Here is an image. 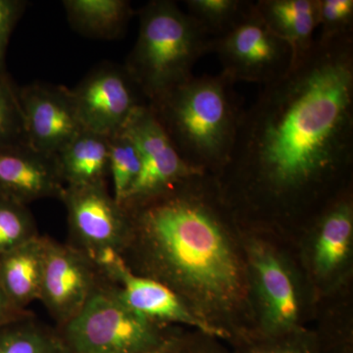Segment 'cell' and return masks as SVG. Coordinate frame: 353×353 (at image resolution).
Segmentation results:
<instances>
[{"mask_svg": "<svg viewBox=\"0 0 353 353\" xmlns=\"http://www.w3.org/2000/svg\"><path fill=\"white\" fill-rule=\"evenodd\" d=\"M215 178L241 226L290 240L353 187V36L314 39L262 85Z\"/></svg>", "mask_w": 353, "mask_h": 353, "instance_id": "6da1fadb", "label": "cell"}, {"mask_svg": "<svg viewBox=\"0 0 353 353\" xmlns=\"http://www.w3.org/2000/svg\"><path fill=\"white\" fill-rule=\"evenodd\" d=\"M120 255L136 274L166 285L221 340L255 331L243 228L214 176L199 173L122 205Z\"/></svg>", "mask_w": 353, "mask_h": 353, "instance_id": "7a4b0ae2", "label": "cell"}, {"mask_svg": "<svg viewBox=\"0 0 353 353\" xmlns=\"http://www.w3.org/2000/svg\"><path fill=\"white\" fill-rule=\"evenodd\" d=\"M227 74L192 77L148 103L192 168L217 176L229 159L243 108Z\"/></svg>", "mask_w": 353, "mask_h": 353, "instance_id": "3957f363", "label": "cell"}, {"mask_svg": "<svg viewBox=\"0 0 353 353\" xmlns=\"http://www.w3.org/2000/svg\"><path fill=\"white\" fill-rule=\"evenodd\" d=\"M243 228L254 333L277 336L312 326L317 301L294 241Z\"/></svg>", "mask_w": 353, "mask_h": 353, "instance_id": "277c9868", "label": "cell"}, {"mask_svg": "<svg viewBox=\"0 0 353 353\" xmlns=\"http://www.w3.org/2000/svg\"><path fill=\"white\" fill-rule=\"evenodd\" d=\"M212 38L171 0L139 10L138 39L125 65L148 101L190 80L197 60L211 52Z\"/></svg>", "mask_w": 353, "mask_h": 353, "instance_id": "5b68a950", "label": "cell"}, {"mask_svg": "<svg viewBox=\"0 0 353 353\" xmlns=\"http://www.w3.org/2000/svg\"><path fill=\"white\" fill-rule=\"evenodd\" d=\"M179 328L134 313L105 279L80 312L58 330L72 353H160Z\"/></svg>", "mask_w": 353, "mask_h": 353, "instance_id": "8992f818", "label": "cell"}, {"mask_svg": "<svg viewBox=\"0 0 353 353\" xmlns=\"http://www.w3.org/2000/svg\"><path fill=\"white\" fill-rule=\"evenodd\" d=\"M294 243L317 303L352 288L353 187L330 202L296 234Z\"/></svg>", "mask_w": 353, "mask_h": 353, "instance_id": "52a82bcc", "label": "cell"}, {"mask_svg": "<svg viewBox=\"0 0 353 353\" xmlns=\"http://www.w3.org/2000/svg\"><path fill=\"white\" fill-rule=\"evenodd\" d=\"M211 52L234 83L268 85L283 78L294 63L292 48L262 19L255 1L233 27L212 39Z\"/></svg>", "mask_w": 353, "mask_h": 353, "instance_id": "ba28073f", "label": "cell"}, {"mask_svg": "<svg viewBox=\"0 0 353 353\" xmlns=\"http://www.w3.org/2000/svg\"><path fill=\"white\" fill-rule=\"evenodd\" d=\"M78 119L83 130L115 136L132 113L148 101L125 66L102 64L70 90Z\"/></svg>", "mask_w": 353, "mask_h": 353, "instance_id": "9c48e42d", "label": "cell"}, {"mask_svg": "<svg viewBox=\"0 0 353 353\" xmlns=\"http://www.w3.org/2000/svg\"><path fill=\"white\" fill-rule=\"evenodd\" d=\"M105 279L87 253L46 236L39 301L57 323L58 329L80 312Z\"/></svg>", "mask_w": 353, "mask_h": 353, "instance_id": "30bf717a", "label": "cell"}, {"mask_svg": "<svg viewBox=\"0 0 353 353\" xmlns=\"http://www.w3.org/2000/svg\"><path fill=\"white\" fill-rule=\"evenodd\" d=\"M60 201L66 208L72 245L92 259L109 250L120 254L129 228L127 213L109 194L106 183L65 187Z\"/></svg>", "mask_w": 353, "mask_h": 353, "instance_id": "8fae6325", "label": "cell"}, {"mask_svg": "<svg viewBox=\"0 0 353 353\" xmlns=\"http://www.w3.org/2000/svg\"><path fill=\"white\" fill-rule=\"evenodd\" d=\"M122 131L138 148L141 167L138 179L121 205L154 196L190 176L202 173L190 167L179 154L148 104L139 106L132 113Z\"/></svg>", "mask_w": 353, "mask_h": 353, "instance_id": "7c38bea8", "label": "cell"}, {"mask_svg": "<svg viewBox=\"0 0 353 353\" xmlns=\"http://www.w3.org/2000/svg\"><path fill=\"white\" fill-rule=\"evenodd\" d=\"M94 260L112 284L118 299L137 314L161 326L197 330L216 336L173 290L157 281L132 273L119 253L109 250Z\"/></svg>", "mask_w": 353, "mask_h": 353, "instance_id": "4fadbf2b", "label": "cell"}, {"mask_svg": "<svg viewBox=\"0 0 353 353\" xmlns=\"http://www.w3.org/2000/svg\"><path fill=\"white\" fill-rule=\"evenodd\" d=\"M25 141L41 154L54 157L83 128L66 88L34 83L19 88Z\"/></svg>", "mask_w": 353, "mask_h": 353, "instance_id": "5bb4252c", "label": "cell"}, {"mask_svg": "<svg viewBox=\"0 0 353 353\" xmlns=\"http://www.w3.org/2000/svg\"><path fill=\"white\" fill-rule=\"evenodd\" d=\"M65 189L55 157L26 143L0 148V197L27 204L61 197Z\"/></svg>", "mask_w": 353, "mask_h": 353, "instance_id": "9a60e30c", "label": "cell"}, {"mask_svg": "<svg viewBox=\"0 0 353 353\" xmlns=\"http://www.w3.org/2000/svg\"><path fill=\"white\" fill-rule=\"evenodd\" d=\"M46 236H38L0 255V288L14 307L39 301Z\"/></svg>", "mask_w": 353, "mask_h": 353, "instance_id": "2e32d148", "label": "cell"}, {"mask_svg": "<svg viewBox=\"0 0 353 353\" xmlns=\"http://www.w3.org/2000/svg\"><path fill=\"white\" fill-rule=\"evenodd\" d=\"M54 157L65 187L106 183L109 138L82 130Z\"/></svg>", "mask_w": 353, "mask_h": 353, "instance_id": "e0dca14e", "label": "cell"}, {"mask_svg": "<svg viewBox=\"0 0 353 353\" xmlns=\"http://www.w3.org/2000/svg\"><path fill=\"white\" fill-rule=\"evenodd\" d=\"M255 7L272 31L289 44L294 62L307 52L318 28V0H259Z\"/></svg>", "mask_w": 353, "mask_h": 353, "instance_id": "ac0fdd59", "label": "cell"}, {"mask_svg": "<svg viewBox=\"0 0 353 353\" xmlns=\"http://www.w3.org/2000/svg\"><path fill=\"white\" fill-rule=\"evenodd\" d=\"M63 6L73 29L94 39L119 38L134 14L127 0H66Z\"/></svg>", "mask_w": 353, "mask_h": 353, "instance_id": "d6986e66", "label": "cell"}, {"mask_svg": "<svg viewBox=\"0 0 353 353\" xmlns=\"http://www.w3.org/2000/svg\"><path fill=\"white\" fill-rule=\"evenodd\" d=\"M352 287L317 303L313 322L319 353H353Z\"/></svg>", "mask_w": 353, "mask_h": 353, "instance_id": "ffe728a7", "label": "cell"}, {"mask_svg": "<svg viewBox=\"0 0 353 353\" xmlns=\"http://www.w3.org/2000/svg\"><path fill=\"white\" fill-rule=\"evenodd\" d=\"M0 353H72L59 330L27 314L0 326Z\"/></svg>", "mask_w": 353, "mask_h": 353, "instance_id": "44dd1931", "label": "cell"}, {"mask_svg": "<svg viewBox=\"0 0 353 353\" xmlns=\"http://www.w3.org/2000/svg\"><path fill=\"white\" fill-rule=\"evenodd\" d=\"M227 343L236 353H319L312 327L277 336L253 332Z\"/></svg>", "mask_w": 353, "mask_h": 353, "instance_id": "7402d4cb", "label": "cell"}, {"mask_svg": "<svg viewBox=\"0 0 353 353\" xmlns=\"http://www.w3.org/2000/svg\"><path fill=\"white\" fill-rule=\"evenodd\" d=\"M138 148L124 131L109 138V175L112 176L113 197L122 203L141 172Z\"/></svg>", "mask_w": 353, "mask_h": 353, "instance_id": "603a6c76", "label": "cell"}, {"mask_svg": "<svg viewBox=\"0 0 353 353\" xmlns=\"http://www.w3.org/2000/svg\"><path fill=\"white\" fill-rule=\"evenodd\" d=\"M187 13L211 38L226 32L248 10V0H185Z\"/></svg>", "mask_w": 353, "mask_h": 353, "instance_id": "cb8c5ba5", "label": "cell"}, {"mask_svg": "<svg viewBox=\"0 0 353 353\" xmlns=\"http://www.w3.org/2000/svg\"><path fill=\"white\" fill-rule=\"evenodd\" d=\"M39 236L27 205L0 197V255Z\"/></svg>", "mask_w": 353, "mask_h": 353, "instance_id": "d4e9b609", "label": "cell"}, {"mask_svg": "<svg viewBox=\"0 0 353 353\" xmlns=\"http://www.w3.org/2000/svg\"><path fill=\"white\" fill-rule=\"evenodd\" d=\"M26 143L19 90L7 74H0V148Z\"/></svg>", "mask_w": 353, "mask_h": 353, "instance_id": "484cf974", "label": "cell"}, {"mask_svg": "<svg viewBox=\"0 0 353 353\" xmlns=\"http://www.w3.org/2000/svg\"><path fill=\"white\" fill-rule=\"evenodd\" d=\"M318 39L353 36V0H318Z\"/></svg>", "mask_w": 353, "mask_h": 353, "instance_id": "4316f807", "label": "cell"}, {"mask_svg": "<svg viewBox=\"0 0 353 353\" xmlns=\"http://www.w3.org/2000/svg\"><path fill=\"white\" fill-rule=\"evenodd\" d=\"M163 353H236L226 341L197 330L179 328Z\"/></svg>", "mask_w": 353, "mask_h": 353, "instance_id": "83f0119b", "label": "cell"}, {"mask_svg": "<svg viewBox=\"0 0 353 353\" xmlns=\"http://www.w3.org/2000/svg\"><path fill=\"white\" fill-rule=\"evenodd\" d=\"M26 2L0 0V74H6V55L14 28L24 12Z\"/></svg>", "mask_w": 353, "mask_h": 353, "instance_id": "f1b7e54d", "label": "cell"}, {"mask_svg": "<svg viewBox=\"0 0 353 353\" xmlns=\"http://www.w3.org/2000/svg\"><path fill=\"white\" fill-rule=\"evenodd\" d=\"M27 314H29L27 311L19 310V309L14 307L12 303L7 299L3 290L0 288V326L19 319Z\"/></svg>", "mask_w": 353, "mask_h": 353, "instance_id": "f546056e", "label": "cell"}, {"mask_svg": "<svg viewBox=\"0 0 353 353\" xmlns=\"http://www.w3.org/2000/svg\"><path fill=\"white\" fill-rule=\"evenodd\" d=\"M160 353H163V352H160Z\"/></svg>", "mask_w": 353, "mask_h": 353, "instance_id": "4dcf8cb0", "label": "cell"}]
</instances>
